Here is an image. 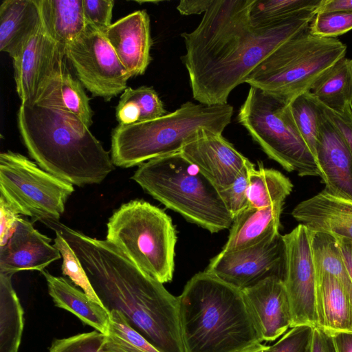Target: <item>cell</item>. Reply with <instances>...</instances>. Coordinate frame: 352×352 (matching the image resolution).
Returning <instances> with one entry per match:
<instances>
[{
  "label": "cell",
  "mask_w": 352,
  "mask_h": 352,
  "mask_svg": "<svg viewBox=\"0 0 352 352\" xmlns=\"http://www.w3.org/2000/svg\"><path fill=\"white\" fill-rule=\"evenodd\" d=\"M32 104L54 107L66 110L89 128L93 123L94 112L90 106L89 98L80 80L70 74L65 62L43 83Z\"/></svg>",
  "instance_id": "cell-21"
},
{
  "label": "cell",
  "mask_w": 352,
  "mask_h": 352,
  "mask_svg": "<svg viewBox=\"0 0 352 352\" xmlns=\"http://www.w3.org/2000/svg\"><path fill=\"white\" fill-rule=\"evenodd\" d=\"M165 114L158 94L153 87L147 86L126 88L116 108V117L120 125L148 121Z\"/></svg>",
  "instance_id": "cell-30"
},
{
  "label": "cell",
  "mask_w": 352,
  "mask_h": 352,
  "mask_svg": "<svg viewBox=\"0 0 352 352\" xmlns=\"http://www.w3.org/2000/svg\"><path fill=\"white\" fill-rule=\"evenodd\" d=\"M334 239L352 280V241L339 237Z\"/></svg>",
  "instance_id": "cell-45"
},
{
  "label": "cell",
  "mask_w": 352,
  "mask_h": 352,
  "mask_svg": "<svg viewBox=\"0 0 352 352\" xmlns=\"http://www.w3.org/2000/svg\"><path fill=\"white\" fill-rule=\"evenodd\" d=\"M320 104L326 116L343 138L352 155V104H348L341 112L333 111Z\"/></svg>",
  "instance_id": "cell-40"
},
{
  "label": "cell",
  "mask_w": 352,
  "mask_h": 352,
  "mask_svg": "<svg viewBox=\"0 0 352 352\" xmlns=\"http://www.w3.org/2000/svg\"><path fill=\"white\" fill-rule=\"evenodd\" d=\"M254 0H213L197 27L181 34L193 98L199 103H228L230 94L245 83L272 52L308 30L316 10L262 26L252 23Z\"/></svg>",
  "instance_id": "cell-1"
},
{
  "label": "cell",
  "mask_w": 352,
  "mask_h": 352,
  "mask_svg": "<svg viewBox=\"0 0 352 352\" xmlns=\"http://www.w3.org/2000/svg\"><path fill=\"white\" fill-rule=\"evenodd\" d=\"M284 260V244L279 234L250 248L220 252L204 271L243 290L272 276L283 279Z\"/></svg>",
  "instance_id": "cell-13"
},
{
  "label": "cell",
  "mask_w": 352,
  "mask_h": 352,
  "mask_svg": "<svg viewBox=\"0 0 352 352\" xmlns=\"http://www.w3.org/2000/svg\"><path fill=\"white\" fill-rule=\"evenodd\" d=\"M106 239L142 272L166 283L175 270L177 233L171 218L144 200L122 204L109 219Z\"/></svg>",
  "instance_id": "cell-7"
},
{
  "label": "cell",
  "mask_w": 352,
  "mask_h": 352,
  "mask_svg": "<svg viewBox=\"0 0 352 352\" xmlns=\"http://www.w3.org/2000/svg\"><path fill=\"white\" fill-rule=\"evenodd\" d=\"M65 58L83 87L105 100L122 93L131 78L102 32L89 25L66 47Z\"/></svg>",
  "instance_id": "cell-11"
},
{
  "label": "cell",
  "mask_w": 352,
  "mask_h": 352,
  "mask_svg": "<svg viewBox=\"0 0 352 352\" xmlns=\"http://www.w3.org/2000/svg\"><path fill=\"white\" fill-rule=\"evenodd\" d=\"M212 1L213 0H182L179 1L177 9L182 15L204 14Z\"/></svg>",
  "instance_id": "cell-43"
},
{
  "label": "cell",
  "mask_w": 352,
  "mask_h": 352,
  "mask_svg": "<svg viewBox=\"0 0 352 352\" xmlns=\"http://www.w3.org/2000/svg\"><path fill=\"white\" fill-rule=\"evenodd\" d=\"M54 245L60 252L63 258L61 267L63 274L67 276L93 300L103 305L94 289L80 260L65 239L57 232H56Z\"/></svg>",
  "instance_id": "cell-34"
},
{
  "label": "cell",
  "mask_w": 352,
  "mask_h": 352,
  "mask_svg": "<svg viewBox=\"0 0 352 352\" xmlns=\"http://www.w3.org/2000/svg\"><path fill=\"white\" fill-rule=\"evenodd\" d=\"M19 219L20 214L0 196V246L12 236Z\"/></svg>",
  "instance_id": "cell-41"
},
{
  "label": "cell",
  "mask_w": 352,
  "mask_h": 352,
  "mask_svg": "<svg viewBox=\"0 0 352 352\" xmlns=\"http://www.w3.org/2000/svg\"><path fill=\"white\" fill-rule=\"evenodd\" d=\"M269 346L257 342L250 345L238 352H268Z\"/></svg>",
  "instance_id": "cell-47"
},
{
  "label": "cell",
  "mask_w": 352,
  "mask_h": 352,
  "mask_svg": "<svg viewBox=\"0 0 352 352\" xmlns=\"http://www.w3.org/2000/svg\"><path fill=\"white\" fill-rule=\"evenodd\" d=\"M51 241L20 217L12 236L0 246V274L12 276L23 270H45L62 257Z\"/></svg>",
  "instance_id": "cell-18"
},
{
  "label": "cell",
  "mask_w": 352,
  "mask_h": 352,
  "mask_svg": "<svg viewBox=\"0 0 352 352\" xmlns=\"http://www.w3.org/2000/svg\"><path fill=\"white\" fill-rule=\"evenodd\" d=\"M320 107L316 160L325 184L324 189L333 195L352 200V155L321 104Z\"/></svg>",
  "instance_id": "cell-17"
},
{
  "label": "cell",
  "mask_w": 352,
  "mask_h": 352,
  "mask_svg": "<svg viewBox=\"0 0 352 352\" xmlns=\"http://www.w3.org/2000/svg\"><path fill=\"white\" fill-rule=\"evenodd\" d=\"M41 23L47 34L61 48L85 30L82 0H37Z\"/></svg>",
  "instance_id": "cell-26"
},
{
  "label": "cell",
  "mask_w": 352,
  "mask_h": 352,
  "mask_svg": "<svg viewBox=\"0 0 352 352\" xmlns=\"http://www.w3.org/2000/svg\"><path fill=\"white\" fill-rule=\"evenodd\" d=\"M311 352H336L331 334L320 327H314Z\"/></svg>",
  "instance_id": "cell-42"
},
{
  "label": "cell",
  "mask_w": 352,
  "mask_h": 352,
  "mask_svg": "<svg viewBox=\"0 0 352 352\" xmlns=\"http://www.w3.org/2000/svg\"><path fill=\"white\" fill-rule=\"evenodd\" d=\"M318 327L352 332V296L334 276L316 269Z\"/></svg>",
  "instance_id": "cell-24"
},
{
  "label": "cell",
  "mask_w": 352,
  "mask_h": 352,
  "mask_svg": "<svg viewBox=\"0 0 352 352\" xmlns=\"http://www.w3.org/2000/svg\"><path fill=\"white\" fill-rule=\"evenodd\" d=\"M17 125L38 166L72 185L100 184L113 170L109 153L88 126L66 110L21 104Z\"/></svg>",
  "instance_id": "cell-3"
},
{
  "label": "cell",
  "mask_w": 352,
  "mask_h": 352,
  "mask_svg": "<svg viewBox=\"0 0 352 352\" xmlns=\"http://www.w3.org/2000/svg\"><path fill=\"white\" fill-rule=\"evenodd\" d=\"M314 327L302 325L292 327L274 344L268 352H311Z\"/></svg>",
  "instance_id": "cell-38"
},
{
  "label": "cell",
  "mask_w": 352,
  "mask_h": 352,
  "mask_svg": "<svg viewBox=\"0 0 352 352\" xmlns=\"http://www.w3.org/2000/svg\"><path fill=\"white\" fill-rule=\"evenodd\" d=\"M41 273L47 281L48 293L56 307L71 312L83 323L107 334L110 312L105 307L93 300L64 278L53 276L46 270Z\"/></svg>",
  "instance_id": "cell-25"
},
{
  "label": "cell",
  "mask_w": 352,
  "mask_h": 352,
  "mask_svg": "<svg viewBox=\"0 0 352 352\" xmlns=\"http://www.w3.org/2000/svg\"><path fill=\"white\" fill-rule=\"evenodd\" d=\"M41 22L37 0H4L0 5V51L12 59Z\"/></svg>",
  "instance_id": "cell-23"
},
{
  "label": "cell",
  "mask_w": 352,
  "mask_h": 352,
  "mask_svg": "<svg viewBox=\"0 0 352 352\" xmlns=\"http://www.w3.org/2000/svg\"><path fill=\"white\" fill-rule=\"evenodd\" d=\"M292 215L314 232L352 241V200L323 189L296 205Z\"/></svg>",
  "instance_id": "cell-20"
},
{
  "label": "cell",
  "mask_w": 352,
  "mask_h": 352,
  "mask_svg": "<svg viewBox=\"0 0 352 352\" xmlns=\"http://www.w3.org/2000/svg\"><path fill=\"white\" fill-rule=\"evenodd\" d=\"M99 352L160 351L129 324L122 313L112 310L108 332L104 335Z\"/></svg>",
  "instance_id": "cell-31"
},
{
  "label": "cell",
  "mask_w": 352,
  "mask_h": 352,
  "mask_svg": "<svg viewBox=\"0 0 352 352\" xmlns=\"http://www.w3.org/2000/svg\"><path fill=\"white\" fill-rule=\"evenodd\" d=\"M289 105L296 125L316 159L320 104L307 91L294 98Z\"/></svg>",
  "instance_id": "cell-33"
},
{
  "label": "cell",
  "mask_w": 352,
  "mask_h": 352,
  "mask_svg": "<svg viewBox=\"0 0 352 352\" xmlns=\"http://www.w3.org/2000/svg\"><path fill=\"white\" fill-rule=\"evenodd\" d=\"M104 334L98 331L54 340L48 352H99Z\"/></svg>",
  "instance_id": "cell-37"
},
{
  "label": "cell",
  "mask_w": 352,
  "mask_h": 352,
  "mask_svg": "<svg viewBox=\"0 0 352 352\" xmlns=\"http://www.w3.org/2000/svg\"><path fill=\"white\" fill-rule=\"evenodd\" d=\"M221 191L236 179L250 162L222 135L201 129L180 151Z\"/></svg>",
  "instance_id": "cell-15"
},
{
  "label": "cell",
  "mask_w": 352,
  "mask_h": 352,
  "mask_svg": "<svg viewBox=\"0 0 352 352\" xmlns=\"http://www.w3.org/2000/svg\"><path fill=\"white\" fill-rule=\"evenodd\" d=\"M47 223L74 250L109 312L122 313L129 324L160 352H184L178 299L163 283L142 272L107 239L91 238L59 221Z\"/></svg>",
  "instance_id": "cell-2"
},
{
  "label": "cell",
  "mask_w": 352,
  "mask_h": 352,
  "mask_svg": "<svg viewBox=\"0 0 352 352\" xmlns=\"http://www.w3.org/2000/svg\"><path fill=\"white\" fill-rule=\"evenodd\" d=\"M11 278L0 274V352H18L23 329V310Z\"/></svg>",
  "instance_id": "cell-29"
},
{
  "label": "cell",
  "mask_w": 352,
  "mask_h": 352,
  "mask_svg": "<svg viewBox=\"0 0 352 352\" xmlns=\"http://www.w3.org/2000/svg\"><path fill=\"white\" fill-rule=\"evenodd\" d=\"M241 291L263 341H274L291 328V305L281 278L272 276Z\"/></svg>",
  "instance_id": "cell-16"
},
{
  "label": "cell",
  "mask_w": 352,
  "mask_h": 352,
  "mask_svg": "<svg viewBox=\"0 0 352 352\" xmlns=\"http://www.w3.org/2000/svg\"><path fill=\"white\" fill-rule=\"evenodd\" d=\"M132 179L166 208L211 233L232 225L219 190L181 151L140 164Z\"/></svg>",
  "instance_id": "cell-6"
},
{
  "label": "cell",
  "mask_w": 352,
  "mask_h": 352,
  "mask_svg": "<svg viewBox=\"0 0 352 352\" xmlns=\"http://www.w3.org/2000/svg\"><path fill=\"white\" fill-rule=\"evenodd\" d=\"M233 107L190 101L157 118L131 125L118 124L111 133L113 164L129 168L155 157L179 152L205 129L222 134L230 123Z\"/></svg>",
  "instance_id": "cell-5"
},
{
  "label": "cell",
  "mask_w": 352,
  "mask_h": 352,
  "mask_svg": "<svg viewBox=\"0 0 352 352\" xmlns=\"http://www.w3.org/2000/svg\"><path fill=\"white\" fill-rule=\"evenodd\" d=\"M309 92L323 106L341 112L352 104V59L344 56L327 69Z\"/></svg>",
  "instance_id": "cell-27"
},
{
  "label": "cell",
  "mask_w": 352,
  "mask_h": 352,
  "mask_svg": "<svg viewBox=\"0 0 352 352\" xmlns=\"http://www.w3.org/2000/svg\"><path fill=\"white\" fill-rule=\"evenodd\" d=\"M329 11L352 12V0H322L320 6L316 10V14Z\"/></svg>",
  "instance_id": "cell-44"
},
{
  "label": "cell",
  "mask_w": 352,
  "mask_h": 352,
  "mask_svg": "<svg viewBox=\"0 0 352 352\" xmlns=\"http://www.w3.org/2000/svg\"><path fill=\"white\" fill-rule=\"evenodd\" d=\"M253 164L250 162L231 185L219 191L227 209L233 218L249 206L248 176L250 168Z\"/></svg>",
  "instance_id": "cell-36"
},
{
  "label": "cell",
  "mask_w": 352,
  "mask_h": 352,
  "mask_svg": "<svg viewBox=\"0 0 352 352\" xmlns=\"http://www.w3.org/2000/svg\"><path fill=\"white\" fill-rule=\"evenodd\" d=\"M346 53V45L340 40L314 35L308 28L272 52L245 83L291 102L309 91Z\"/></svg>",
  "instance_id": "cell-8"
},
{
  "label": "cell",
  "mask_w": 352,
  "mask_h": 352,
  "mask_svg": "<svg viewBox=\"0 0 352 352\" xmlns=\"http://www.w3.org/2000/svg\"><path fill=\"white\" fill-rule=\"evenodd\" d=\"M65 51L47 34L41 22L12 59L21 104H32L47 78L64 63Z\"/></svg>",
  "instance_id": "cell-14"
},
{
  "label": "cell",
  "mask_w": 352,
  "mask_h": 352,
  "mask_svg": "<svg viewBox=\"0 0 352 352\" xmlns=\"http://www.w3.org/2000/svg\"><path fill=\"white\" fill-rule=\"evenodd\" d=\"M184 352H238L262 337L241 290L205 271L177 297Z\"/></svg>",
  "instance_id": "cell-4"
},
{
  "label": "cell",
  "mask_w": 352,
  "mask_h": 352,
  "mask_svg": "<svg viewBox=\"0 0 352 352\" xmlns=\"http://www.w3.org/2000/svg\"><path fill=\"white\" fill-rule=\"evenodd\" d=\"M284 203L268 207H248L234 218L226 243L221 252H230L257 245L280 234V219Z\"/></svg>",
  "instance_id": "cell-22"
},
{
  "label": "cell",
  "mask_w": 352,
  "mask_h": 352,
  "mask_svg": "<svg viewBox=\"0 0 352 352\" xmlns=\"http://www.w3.org/2000/svg\"><path fill=\"white\" fill-rule=\"evenodd\" d=\"M131 77L145 73L151 61L150 18L146 10H136L102 31Z\"/></svg>",
  "instance_id": "cell-19"
},
{
  "label": "cell",
  "mask_w": 352,
  "mask_h": 352,
  "mask_svg": "<svg viewBox=\"0 0 352 352\" xmlns=\"http://www.w3.org/2000/svg\"><path fill=\"white\" fill-rule=\"evenodd\" d=\"M293 184L281 172L266 168L258 163V168L253 164L249 170L248 200L249 207L262 208L285 203L290 195Z\"/></svg>",
  "instance_id": "cell-28"
},
{
  "label": "cell",
  "mask_w": 352,
  "mask_h": 352,
  "mask_svg": "<svg viewBox=\"0 0 352 352\" xmlns=\"http://www.w3.org/2000/svg\"><path fill=\"white\" fill-rule=\"evenodd\" d=\"M352 30V12L329 11L317 13L309 26L311 34L336 38Z\"/></svg>",
  "instance_id": "cell-35"
},
{
  "label": "cell",
  "mask_w": 352,
  "mask_h": 352,
  "mask_svg": "<svg viewBox=\"0 0 352 352\" xmlns=\"http://www.w3.org/2000/svg\"><path fill=\"white\" fill-rule=\"evenodd\" d=\"M289 102L261 89L250 87L239 111L238 122L265 153L287 172L300 177H322L310 149L292 117Z\"/></svg>",
  "instance_id": "cell-9"
},
{
  "label": "cell",
  "mask_w": 352,
  "mask_h": 352,
  "mask_svg": "<svg viewBox=\"0 0 352 352\" xmlns=\"http://www.w3.org/2000/svg\"><path fill=\"white\" fill-rule=\"evenodd\" d=\"M314 234L300 223L282 236L285 253L283 280L291 305V328L318 327L317 278L312 250Z\"/></svg>",
  "instance_id": "cell-12"
},
{
  "label": "cell",
  "mask_w": 352,
  "mask_h": 352,
  "mask_svg": "<svg viewBox=\"0 0 352 352\" xmlns=\"http://www.w3.org/2000/svg\"><path fill=\"white\" fill-rule=\"evenodd\" d=\"M336 352H352V332L331 333Z\"/></svg>",
  "instance_id": "cell-46"
},
{
  "label": "cell",
  "mask_w": 352,
  "mask_h": 352,
  "mask_svg": "<svg viewBox=\"0 0 352 352\" xmlns=\"http://www.w3.org/2000/svg\"><path fill=\"white\" fill-rule=\"evenodd\" d=\"M322 0H254L250 16L256 26L274 23L301 12L316 10Z\"/></svg>",
  "instance_id": "cell-32"
},
{
  "label": "cell",
  "mask_w": 352,
  "mask_h": 352,
  "mask_svg": "<svg viewBox=\"0 0 352 352\" xmlns=\"http://www.w3.org/2000/svg\"><path fill=\"white\" fill-rule=\"evenodd\" d=\"M70 183L11 151L0 154L1 197L20 214L44 223L59 221L74 192Z\"/></svg>",
  "instance_id": "cell-10"
},
{
  "label": "cell",
  "mask_w": 352,
  "mask_h": 352,
  "mask_svg": "<svg viewBox=\"0 0 352 352\" xmlns=\"http://www.w3.org/2000/svg\"><path fill=\"white\" fill-rule=\"evenodd\" d=\"M113 0H82V9L87 25L101 32L111 24Z\"/></svg>",
  "instance_id": "cell-39"
}]
</instances>
